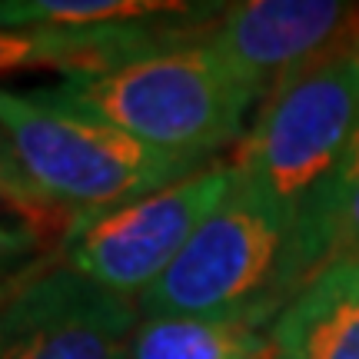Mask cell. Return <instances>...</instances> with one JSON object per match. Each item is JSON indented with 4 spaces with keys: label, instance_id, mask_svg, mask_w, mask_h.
I'll use <instances>...</instances> for the list:
<instances>
[{
    "label": "cell",
    "instance_id": "cell-1",
    "mask_svg": "<svg viewBox=\"0 0 359 359\" xmlns=\"http://www.w3.org/2000/svg\"><path fill=\"white\" fill-rule=\"evenodd\" d=\"M356 130L359 34L269 90L233 156L236 173L293 226L309 276L330 263L326 206Z\"/></svg>",
    "mask_w": 359,
    "mask_h": 359
},
{
    "label": "cell",
    "instance_id": "cell-10",
    "mask_svg": "<svg viewBox=\"0 0 359 359\" xmlns=\"http://www.w3.org/2000/svg\"><path fill=\"white\" fill-rule=\"evenodd\" d=\"M269 326L200 316H140L127 359H266Z\"/></svg>",
    "mask_w": 359,
    "mask_h": 359
},
{
    "label": "cell",
    "instance_id": "cell-3",
    "mask_svg": "<svg viewBox=\"0 0 359 359\" xmlns=\"http://www.w3.org/2000/svg\"><path fill=\"white\" fill-rule=\"evenodd\" d=\"M236 167V163H233ZM309 280L293 226L236 173L170 269L137 299L140 316H200L273 326Z\"/></svg>",
    "mask_w": 359,
    "mask_h": 359
},
{
    "label": "cell",
    "instance_id": "cell-4",
    "mask_svg": "<svg viewBox=\"0 0 359 359\" xmlns=\"http://www.w3.org/2000/svg\"><path fill=\"white\" fill-rule=\"evenodd\" d=\"M0 137L40 200L53 213L70 210L74 219L127 206L210 167L160 154L110 123L43 100L37 90L0 87Z\"/></svg>",
    "mask_w": 359,
    "mask_h": 359
},
{
    "label": "cell",
    "instance_id": "cell-12",
    "mask_svg": "<svg viewBox=\"0 0 359 359\" xmlns=\"http://www.w3.org/2000/svg\"><path fill=\"white\" fill-rule=\"evenodd\" d=\"M326 240H330V259L359 257V130L339 163L333 193H330Z\"/></svg>",
    "mask_w": 359,
    "mask_h": 359
},
{
    "label": "cell",
    "instance_id": "cell-7",
    "mask_svg": "<svg viewBox=\"0 0 359 359\" xmlns=\"http://www.w3.org/2000/svg\"><path fill=\"white\" fill-rule=\"evenodd\" d=\"M353 24L356 7L336 0H250L219 7L200 37L266 100L293 70L353 40Z\"/></svg>",
    "mask_w": 359,
    "mask_h": 359
},
{
    "label": "cell",
    "instance_id": "cell-8",
    "mask_svg": "<svg viewBox=\"0 0 359 359\" xmlns=\"http://www.w3.org/2000/svg\"><path fill=\"white\" fill-rule=\"evenodd\" d=\"M219 13V4H183L177 13L150 20H123L100 27H37L0 30V70L13 67H57L67 77L107 70L123 60L154 53L167 43L200 34Z\"/></svg>",
    "mask_w": 359,
    "mask_h": 359
},
{
    "label": "cell",
    "instance_id": "cell-14",
    "mask_svg": "<svg viewBox=\"0 0 359 359\" xmlns=\"http://www.w3.org/2000/svg\"><path fill=\"white\" fill-rule=\"evenodd\" d=\"M37 246V230L34 226H7L0 223V273L13 263L30 257V250Z\"/></svg>",
    "mask_w": 359,
    "mask_h": 359
},
{
    "label": "cell",
    "instance_id": "cell-11",
    "mask_svg": "<svg viewBox=\"0 0 359 359\" xmlns=\"http://www.w3.org/2000/svg\"><path fill=\"white\" fill-rule=\"evenodd\" d=\"M180 7L183 4H167V0H4L0 30L123 24V20H150L177 13Z\"/></svg>",
    "mask_w": 359,
    "mask_h": 359
},
{
    "label": "cell",
    "instance_id": "cell-5",
    "mask_svg": "<svg viewBox=\"0 0 359 359\" xmlns=\"http://www.w3.org/2000/svg\"><path fill=\"white\" fill-rule=\"evenodd\" d=\"M233 183V160H217L127 206L74 219L67 230L64 263L110 293L140 299L183 253L200 223L226 200Z\"/></svg>",
    "mask_w": 359,
    "mask_h": 359
},
{
    "label": "cell",
    "instance_id": "cell-13",
    "mask_svg": "<svg viewBox=\"0 0 359 359\" xmlns=\"http://www.w3.org/2000/svg\"><path fill=\"white\" fill-rule=\"evenodd\" d=\"M0 206H7L13 213H20L27 219V226L40 230V223L53 219V210L37 196V190L27 183L24 170L17 167L7 140L0 137Z\"/></svg>",
    "mask_w": 359,
    "mask_h": 359
},
{
    "label": "cell",
    "instance_id": "cell-9",
    "mask_svg": "<svg viewBox=\"0 0 359 359\" xmlns=\"http://www.w3.org/2000/svg\"><path fill=\"white\" fill-rule=\"evenodd\" d=\"M266 359H359V257L323 263L269 326Z\"/></svg>",
    "mask_w": 359,
    "mask_h": 359
},
{
    "label": "cell",
    "instance_id": "cell-6",
    "mask_svg": "<svg viewBox=\"0 0 359 359\" xmlns=\"http://www.w3.org/2000/svg\"><path fill=\"white\" fill-rule=\"evenodd\" d=\"M137 299L67 263L0 290V359H127Z\"/></svg>",
    "mask_w": 359,
    "mask_h": 359
},
{
    "label": "cell",
    "instance_id": "cell-2",
    "mask_svg": "<svg viewBox=\"0 0 359 359\" xmlns=\"http://www.w3.org/2000/svg\"><path fill=\"white\" fill-rule=\"evenodd\" d=\"M37 93L196 163H213L223 147L246 137V114L263 100L200 34L107 70L64 77Z\"/></svg>",
    "mask_w": 359,
    "mask_h": 359
}]
</instances>
